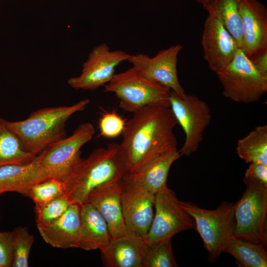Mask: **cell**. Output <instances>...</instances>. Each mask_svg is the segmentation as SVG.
I'll list each match as a JSON object with an SVG mask.
<instances>
[{
  "instance_id": "cell-8",
  "label": "cell",
  "mask_w": 267,
  "mask_h": 267,
  "mask_svg": "<svg viewBox=\"0 0 267 267\" xmlns=\"http://www.w3.org/2000/svg\"><path fill=\"white\" fill-rule=\"evenodd\" d=\"M170 108L183 130L185 138L178 150L181 156L196 152L202 141L203 133L210 123L212 115L207 104L196 95L185 94L180 97L171 90Z\"/></svg>"
},
{
  "instance_id": "cell-7",
  "label": "cell",
  "mask_w": 267,
  "mask_h": 267,
  "mask_svg": "<svg viewBox=\"0 0 267 267\" xmlns=\"http://www.w3.org/2000/svg\"><path fill=\"white\" fill-rule=\"evenodd\" d=\"M216 74L223 95L236 102H256L267 91V75L259 71L240 49L230 63Z\"/></svg>"
},
{
  "instance_id": "cell-30",
  "label": "cell",
  "mask_w": 267,
  "mask_h": 267,
  "mask_svg": "<svg viewBox=\"0 0 267 267\" xmlns=\"http://www.w3.org/2000/svg\"><path fill=\"white\" fill-rule=\"evenodd\" d=\"M125 120L116 111L102 113L98 121L100 135L108 138H115L123 134Z\"/></svg>"
},
{
  "instance_id": "cell-16",
  "label": "cell",
  "mask_w": 267,
  "mask_h": 267,
  "mask_svg": "<svg viewBox=\"0 0 267 267\" xmlns=\"http://www.w3.org/2000/svg\"><path fill=\"white\" fill-rule=\"evenodd\" d=\"M122 179L98 186L90 191L86 202L93 205L101 214L112 238L129 233L122 211Z\"/></svg>"
},
{
  "instance_id": "cell-32",
  "label": "cell",
  "mask_w": 267,
  "mask_h": 267,
  "mask_svg": "<svg viewBox=\"0 0 267 267\" xmlns=\"http://www.w3.org/2000/svg\"><path fill=\"white\" fill-rule=\"evenodd\" d=\"M244 178L267 186V165L251 163L246 170Z\"/></svg>"
},
{
  "instance_id": "cell-23",
  "label": "cell",
  "mask_w": 267,
  "mask_h": 267,
  "mask_svg": "<svg viewBox=\"0 0 267 267\" xmlns=\"http://www.w3.org/2000/svg\"><path fill=\"white\" fill-rule=\"evenodd\" d=\"M207 12L214 13L236 42L239 49L243 42L242 20L237 0H211L203 5Z\"/></svg>"
},
{
  "instance_id": "cell-26",
  "label": "cell",
  "mask_w": 267,
  "mask_h": 267,
  "mask_svg": "<svg viewBox=\"0 0 267 267\" xmlns=\"http://www.w3.org/2000/svg\"><path fill=\"white\" fill-rule=\"evenodd\" d=\"M171 238L147 244L143 267H177Z\"/></svg>"
},
{
  "instance_id": "cell-35",
  "label": "cell",
  "mask_w": 267,
  "mask_h": 267,
  "mask_svg": "<svg viewBox=\"0 0 267 267\" xmlns=\"http://www.w3.org/2000/svg\"><path fill=\"white\" fill-rule=\"evenodd\" d=\"M2 194L0 192V196Z\"/></svg>"
},
{
  "instance_id": "cell-13",
  "label": "cell",
  "mask_w": 267,
  "mask_h": 267,
  "mask_svg": "<svg viewBox=\"0 0 267 267\" xmlns=\"http://www.w3.org/2000/svg\"><path fill=\"white\" fill-rule=\"evenodd\" d=\"M122 181L121 202L125 223L129 232L144 240L154 215L155 195L136 185Z\"/></svg>"
},
{
  "instance_id": "cell-18",
  "label": "cell",
  "mask_w": 267,
  "mask_h": 267,
  "mask_svg": "<svg viewBox=\"0 0 267 267\" xmlns=\"http://www.w3.org/2000/svg\"><path fill=\"white\" fill-rule=\"evenodd\" d=\"M80 205L72 204L56 220L37 225L43 239L54 248H79L80 231Z\"/></svg>"
},
{
  "instance_id": "cell-17",
  "label": "cell",
  "mask_w": 267,
  "mask_h": 267,
  "mask_svg": "<svg viewBox=\"0 0 267 267\" xmlns=\"http://www.w3.org/2000/svg\"><path fill=\"white\" fill-rule=\"evenodd\" d=\"M180 157L177 148L169 150L156 156L137 171L126 172L122 179L155 195L168 188L167 181L170 169Z\"/></svg>"
},
{
  "instance_id": "cell-27",
  "label": "cell",
  "mask_w": 267,
  "mask_h": 267,
  "mask_svg": "<svg viewBox=\"0 0 267 267\" xmlns=\"http://www.w3.org/2000/svg\"><path fill=\"white\" fill-rule=\"evenodd\" d=\"M12 231V267H27L31 247L35 241L26 226H19Z\"/></svg>"
},
{
  "instance_id": "cell-3",
  "label": "cell",
  "mask_w": 267,
  "mask_h": 267,
  "mask_svg": "<svg viewBox=\"0 0 267 267\" xmlns=\"http://www.w3.org/2000/svg\"><path fill=\"white\" fill-rule=\"evenodd\" d=\"M90 103L84 99L73 105L42 108L25 119L8 121L25 149L37 156L49 146L66 137V123L72 115L83 111Z\"/></svg>"
},
{
  "instance_id": "cell-19",
  "label": "cell",
  "mask_w": 267,
  "mask_h": 267,
  "mask_svg": "<svg viewBox=\"0 0 267 267\" xmlns=\"http://www.w3.org/2000/svg\"><path fill=\"white\" fill-rule=\"evenodd\" d=\"M41 158L40 153L28 163L0 167V192H15L28 197L33 186L49 178Z\"/></svg>"
},
{
  "instance_id": "cell-2",
  "label": "cell",
  "mask_w": 267,
  "mask_h": 267,
  "mask_svg": "<svg viewBox=\"0 0 267 267\" xmlns=\"http://www.w3.org/2000/svg\"><path fill=\"white\" fill-rule=\"evenodd\" d=\"M126 172V156L120 144H109L79 159L62 180L65 194L72 204L81 205L94 188L121 179Z\"/></svg>"
},
{
  "instance_id": "cell-28",
  "label": "cell",
  "mask_w": 267,
  "mask_h": 267,
  "mask_svg": "<svg viewBox=\"0 0 267 267\" xmlns=\"http://www.w3.org/2000/svg\"><path fill=\"white\" fill-rule=\"evenodd\" d=\"M65 194L63 183L61 180L48 178L32 187L28 197L35 205L45 204Z\"/></svg>"
},
{
  "instance_id": "cell-12",
  "label": "cell",
  "mask_w": 267,
  "mask_h": 267,
  "mask_svg": "<svg viewBox=\"0 0 267 267\" xmlns=\"http://www.w3.org/2000/svg\"><path fill=\"white\" fill-rule=\"evenodd\" d=\"M182 46L177 44L159 51L154 57L142 53L131 55L128 59L139 73L182 97L185 91L178 76V55Z\"/></svg>"
},
{
  "instance_id": "cell-5",
  "label": "cell",
  "mask_w": 267,
  "mask_h": 267,
  "mask_svg": "<svg viewBox=\"0 0 267 267\" xmlns=\"http://www.w3.org/2000/svg\"><path fill=\"white\" fill-rule=\"evenodd\" d=\"M169 88L139 73L134 67L115 74L104 86V91L114 93L119 107L133 113L145 106L157 105L170 107Z\"/></svg>"
},
{
  "instance_id": "cell-29",
  "label": "cell",
  "mask_w": 267,
  "mask_h": 267,
  "mask_svg": "<svg viewBox=\"0 0 267 267\" xmlns=\"http://www.w3.org/2000/svg\"><path fill=\"white\" fill-rule=\"evenodd\" d=\"M72 204L65 194L41 205H35L37 225L48 224L62 216Z\"/></svg>"
},
{
  "instance_id": "cell-20",
  "label": "cell",
  "mask_w": 267,
  "mask_h": 267,
  "mask_svg": "<svg viewBox=\"0 0 267 267\" xmlns=\"http://www.w3.org/2000/svg\"><path fill=\"white\" fill-rule=\"evenodd\" d=\"M147 247L141 237L129 232L112 238L109 244L100 251L106 267H143Z\"/></svg>"
},
{
  "instance_id": "cell-22",
  "label": "cell",
  "mask_w": 267,
  "mask_h": 267,
  "mask_svg": "<svg viewBox=\"0 0 267 267\" xmlns=\"http://www.w3.org/2000/svg\"><path fill=\"white\" fill-rule=\"evenodd\" d=\"M36 156L25 149L20 138L8 126V121L0 118V167L25 164Z\"/></svg>"
},
{
  "instance_id": "cell-15",
  "label": "cell",
  "mask_w": 267,
  "mask_h": 267,
  "mask_svg": "<svg viewBox=\"0 0 267 267\" xmlns=\"http://www.w3.org/2000/svg\"><path fill=\"white\" fill-rule=\"evenodd\" d=\"M242 20L241 50L250 59L267 49V8L258 0H237Z\"/></svg>"
},
{
  "instance_id": "cell-14",
  "label": "cell",
  "mask_w": 267,
  "mask_h": 267,
  "mask_svg": "<svg viewBox=\"0 0 267 267\" xmlns=\"http://www.w3.org/2000/svg\"><path fill=\"white\" fill-rule=\"evenodd\" d=\"M201 36L204 57L215 73L225 68L239 49L237 44L212 12H207Z\"/></svg>"
},
{
  "instance_id": "cell-9",
  "label": "cell",
  "mask_w": 267,
  "mask_h": 267,
  "mask_svg": "<svg viewBox=\"0 0 267 267\" xmlns=\"http://www.w3.org/2000/svg\"><path fill=\"white\" fill-rule=\"evenodd\" d=\"M175 193L168 188L155 194V212L145 238L147 244L172 238L181 231L195 229L193 218L180 206Z\"/></svg>"
},
{
  "instance_id": "cell-10",
  "label": "cell",
  "mask_w": 267,
  "mask_h": 267,
  "mask_svg": "<svg viewBox=\"0 0 267 267\" xmlns=\"http://www.w3.org/2000/svg\"><path fill=\"white\" fill-rule=\"evenodd\" d=\"M90 122L80 125L71 135L65 137L42 152L41 164L49 178L62 180L81 158V149L95 134Z\"/></svg>"
},
{
  "instance_id": "cell-4",
  "label": "cell",
  "mask_w": 267,
  "mask_h": 267,
  "mask_svg": "<svg viewBox=\"0 0 267 267\" xmlns=\"http://www.w3.org/2000/svg\"><path fill=\"white\" fill-rule=\"evenodd\" d=\"M180 206L194 219L207 251L209 260L215 262L223 252L235 228L234 203L222 201L214 210L200 208L187 201H179Z\"/></svg>"
},
{
  "instance_id": "cell-6",
  "label": "cell",
  "mask_w": 267,
  "mask_h": 267,
  "mask_svg": "<svg viewBox=\"0 0 267 267\" xmlns=\"http://www.w3.org/2000/svg\"><path fill=\"white\" fill-rule=\"evenodd\" d=\"M245 191L234 204V236L244 241L266 246L267 242V186L244 178Z\"/></svg>"
},
{
  "instance_id": "cell-31",
  "label": "cell",
  "mask_w": 267,
  "mask_h": 267,
  "mask_svg": "<svg viewBox=\"0 0 267 267\" xmlns=\"http://www.w3.org/2000/svg\"><path fill=\"white\" fill-rule=\"evenodd\" d=\"M12 231H0V267H12Z\"/></svg>"
},
{
  "instance_id": "cell-25",
  "label": "cell",
  "mask_w": 267,
  "mask_h": 267,
  "mask_svg": "<svg viewBox=\"0 0 267 267\" xmlns=\"http://www.w3.org/2000/svg\"><path fill=\"white\" fill-rule=\"evenodd\" d=\"M224 252L233 256L239 267H267V253L264 245L251 243L233 236Z\"/></svg>"
},
{
  "instance_id": "cell-33",
  "label": "cell",
  "mask_w": 267,
  "mask_h": 267,
  "mask_svg": "<svg viewBox=\"0 0 267 267\" xmlns=\"http://www.w3.org/2000/svg\"><path fill=\"white\" fill-rule=\"evenodd\" d=\"M250 60L259 71L267 75V49L256 55Z\"/></svg>"
},
{
  "instance_id": "cell-21",
  "label": "cell",
  "mask_w": 267,
  "mask_h": 267,
  "mask_svg": "<svg viewBox=\"0 0 267 267\" xmlns=\"http://www.w3.org/2000/svg\"><path fill=\"white\" fill-rule=\"evenodd\" d=\"M80 231L79 248L86 251L107 246L112 237L105 220L92 204L80 205Z\"/></svg>"
},
{
  "instance_id": "cell-34",
  "label": "cell",
  "mask_w": 267,
  "mask_h": 267,
  "mask_svg": "<svg viewBox=\"0 0 267 267\" xmlns=\"http://www.w3.org/2000/svg\"><path fill=\"white\" fill-rule=\"evenodd\" d=\"M203 5L208 3L211 0H193Z\"/></svg>"
},
{
  "instance_id": "cell-11",
  "label": "cell",
  "mask_w": 267,
  "mask_h": 267,
  "mask_svg": "<svg viewBox=\"0 0 267 267\" xmlns=\"http://www.w3.org/2000/svg\"><path fill=\"white\" fill-rule=\"evenodd\" d=\"M130 55L121 50L111 51L105 43L97 45L84 63L81 74L70 78L68 84L75 89L94 90L104 86L115 74L116 67Z\"/></svg>"
},
{
  "instance_id": "cell-24",
  "label": "cell",
  "mask_w": 267,
  "mask_h": 267,
  "mask_svg": "<svg viewBox=\"0 0 267 267\" xmlns=\"http://www.w3.org/2000/svg\"><path fill=\"white\" fill-rule=\"evenodd\" d=\"M236 151L246 163L267 165V126H258L237 142Z\"/></svg>"
},
{
  "instance_id": "cell-1",
  "label": "cell",
  "mask_w": 267,
  "mask_h": 267,
  "mask_svg": "<svg viewBox=\"0 0 267 267\" xmlns=\"http://www.w3.org/2000/svg\"><path fill=\"white\" fill-rule=\"evenodd\" d=\"M177 120L169 107L151 105L133 113L120 144L127 172H134L159 154L177 148L173 130Z\"/></svg>"
}]
</instances>
